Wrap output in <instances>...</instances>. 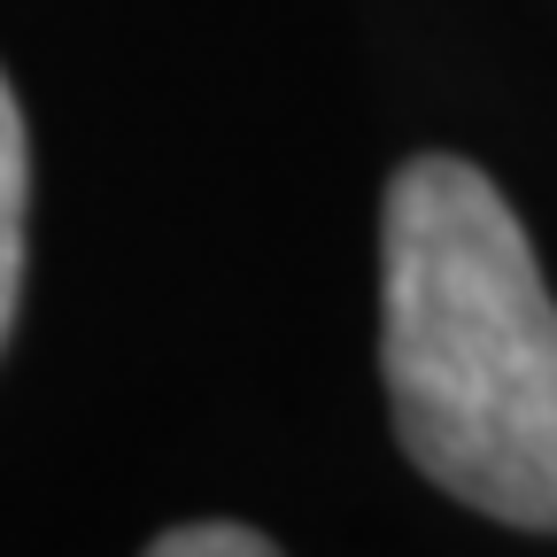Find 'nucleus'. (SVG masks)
Returning <instances> with one entry per match:
<instances>
[{
	"label": "nucleus",
	"instance_id": "nucleus-3",
	"mask_svg": "<svg viewBox=\"0 0 557 557\" xmlns=\"http://www.w3.org/2000/svg\"><path fill=\"white\" fill-rule=\"evenodd\" d=\"M148 557H278L256 527H233V519H194V527H171Z\"/></svg>",
	"mask_w": 557,
	"mask_h": 557
},
{
	"label": "nucleus",
	"instance_id": "nucleus-2",
	"mask_svg": "<svg viewBox=\"0 0 557 557\" xmlns=\"http://www.w3.org/2000/svg\"><path fill=\"white\" fill-rule=\"evenodd\" d=\"M24 201H32V148L16 94L0 78V341L16 325V287H24Z\"/></svg>",
	"mask_w": 557,
	"mask_h": 557
},
{
	"label": "nucleus",
	"instance_id": "nucleus-1",
	"mask_svg": "<svg viewBox=\"0 0 557 557\" xmlns=\"http://www.w3.org/2000/svg\"><path fill=\"white\" fill-rule=\"evenodd\" d=\"M395 442L457 504L557 534V295L496 178L410 156L380 218Z\"/></svg>",
	"mask_w": 557,
	"mask_h": 557
}]
</instances>
